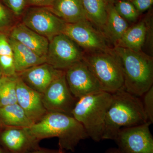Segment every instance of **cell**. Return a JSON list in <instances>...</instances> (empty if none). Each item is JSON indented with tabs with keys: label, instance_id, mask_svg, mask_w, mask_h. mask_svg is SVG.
I'll return each mask as SVG.
<instances>
[{
	"label": "cell",
	"instance_id": "1",
	"mask_svg": "<svg viewBox=\"0 0 153 153\" xmlns=\"http://www.w3.org/2000/svg\"><path fill=\"white\" fill-rule=\"evenodd\" d=\"M26 128L39 142L58 138L59 149L65 152H74L80 141L89 138L83 126L73 116L60 113L47 112L41 120Z\"/></svg>",
	"mask_w": 153,
	"mask_h": 153
},
{
	"label": "cell",
	"instance_id": "2",
	"mask_svg": "<svg viewBox=\"0 0 153 153\" xmlns=\"http://www.w3.org/2000/svg\"><path fill=\"white\" fill-rule=\"evenodd\" d=\"M111 103L105 118L102 140H113L121 129L147 122L142 102L124 88L111 94Z\"/></svg>",
	"mask_w": 153,
	"mask_h": 153
},
{
	"label": "cell",
	"instance_id": "3",
	"mask_svg": "<svg viewBox=\"0 0 153 153\" xmlns=\"http://www.w3.org/2000/svg\"><path fill=\"white\" fill-rule=\"evenodd\" d=\"M120 59L124 76L123 88L136 96H142L153 83V60L142 51L119 47L113 48Z\"/></svg>",
	"mask_w": 153,
	"mask_h": 153
},
{
	"label": "cell",
	"instance_id": "4",
	"mask_svg": "<svg viewBox=\"0 0 153 153\" xmlns=\"http://www.w3.org/2000/svg\"><path fill=\"white\" fill-rule=\"evenodd\" d=\"M112 94L101 91L77 100L72 116L83 126L88 137L98 142L102 140L107 112Z\"/></svg>",
	"mask_w": 153,
	"mask_h": 153
},
{
	"label": "cell",
	"instance_id": "5",
	"mask_svg": "<svg viewBox=\"0 0 153 153\" xmlns=\"http://www.w3.org/2000/svg\"><path fill=\"white\" fill-rule=\"evenodd\" d=\"M83 60L98 80L102 91L113 94L123 87L122 66L113 48L105 52L86 53Z\"/></svg>",
	"mask_w": 153,
	"mask_h": 153
},
{
	"label": "cell",
	"instance_id": "6",
	"mask_svg": "<svg viewBox=\"0 0 153 153\" xmlns=\"http://www.w3.org/2000/svg\"><path fill=\"white\" fill-rule=\"evenodd\" d=\"M63 34L84 49L86 53L105 52L112 49L104 35L88 20L66 23Z\"/></svg>",
	"mask_w": 153,
	"mask_h": 153
},
{
	"label": "cell",
	"instance_id": "7",
	"mask_svg": "<svg viewBox=\"0 0 153 153\" xmlns=\"http://www.w3.org/2000/svg\"><path fill=\"white\" fill-rule=\"evenodd\" d=\"M84 53L64 34L55 36L49 41L46 63L59 70L65 71L83 60Z\"/></svg>",
	"mask_w": 153,
	"mask_h": 153
},
{
	"label": "cell",
	"instance_id": "8",
	"mask_svg": "<svg viewBox=\"0 0 153 153\" xmlns=\"http://www.w3.org/2000/svg\"><path fill=\"white\" fill-rule=\"evenodd\" d=\"M152 124L147 122L121 129L114 140L123 153H153V137L150 130Z\"/></svg>",
	"mask_w": 153,
	"mask_h": 153
},
{
	"label": "cell",
	"instance_id": "9",
	"mask_svg": "<svg viewBox=\"0 0 153 153\" xmlns=\"http://www.w3.org/2000/svg\"><path fill=\"white\" fill-rule=\"evenodd\" d=\"M23 24L49 41L63 33L66 23L47 7H35L27 11L23 17Z\"/></svg>",
	"mask_w": 153,
	"mask_h": 153
},
{
	"label": "cell",
	"instance_id": "10",
	"mask_svg": "<svg viewBox=\"0 0 153 153\" xmlns=\"http://www.w3.org/2000/svg\"><path fill=\"white\" fill-rule=\"evenodd\" d=\"M77 99L73 96L66 82L65 72L55 79L42 94V101L47 112L72 116Z\"/></svg>",
	"mask_w": 153,
	"mask_h": 153
},
{
	"label": "cell",
	"instance_id": "11",
	"mask_svg": "<svg viewBox=\"0 0 153 153\" xmlns=\"http://www.w3.org/2000/svg\"><path fill=\"white\" fill-rule=\"evenodd\" d=\"M65 72L69 90L76 99L102 91L98 80L83 60Z\"/></svg>",
	"mask_w": 153,
	"mask_h": 153
},
{
	"label": "cell",
	"instance_id": "12",
	"mask_svg": "<svg viewBox=\"0 0 153 153\" xmlns=\"http://www.w3.org/2000/svg\"><path fill=\"white\" fill-rule=\"evenodd\" d=\"M16 93L17 103L34 123L41 120L48 112L43 104L42 94L28 86L18 75Z\"/></svg>",
	"mask_w": 153,
	"mask_h": 153
},
{
	"label": "cell",
	"instance_id": "13",
	"mask_svg": "<svg viewBox=\"0 0 153 153\" xmlns=\"http://www.w3.org/2000/svg\"><path fill=\"white\" fill-rule=\"evenodd\" d=\"M64 72L65 71L56 69L45 63L17 74L28 86L43 94L50 84Z\"/></svg>",
	"mask_w": 153,
	"mask_h": 153
},
{
	"label": "cell",
	"instance_id": "14",
	"mask_svg": "<svg viewBox=\"0 0 153 153\" xmlns=\"http://www.w3.org/2000/svg\"><path fill=\"white\" fill-rule=\"evenodd\" d=\"M0 140L9 153H28L40 146L26 128H9L1 134Z\"/></svg>",
	"mask_w": 153,
	"mask_h": 153
},
{
	"label": "cell",
	"instance_id": "15",
	"mask_svg": "<svg viewBox=\"0 0 153 153\" xmlns=\"http://www.w3.org/2000/svg\"><path fill=\"white\" fill-rule=\"evenodd\" d=\"M10 37L25 45L39 56L46 58L49 48V40L24 24H19L15 27L12 30Z\"/></svg>",
	"mask_w": 153,
	"mask_h": 153
},
{
	"label": "cell",
	"instance_id": "16",
	"mask_svg": "<svg viewBox=\"0 0 153 153\" xmlns=\"http://www.w3.org/2000/svg\"><path fill=\"white\" fill-rule=\"evenodd\" d=\"M47 8L67 24L88 20L82 0H55Z\"/></svg>",
	"mask_w": 153,
	"mask_h": 153
},
{
	"label": "cell",
	"instance_id": "17",
	"mask_svg": "<svg viewBox=\"0 0 153 153\" xmlns=\"http://www.w3.org/2000/svg\"><path fill=\"white\" fill-rule=\"evenodd\" d=\"M8 40L13 50L17 74L33 66L46 63V58L39 56L19 41L10 37Z\"/></svg>",
	"mask_w": 153,
	"mask_h": 153
},
{
	"label": "cell",
	"instance_id": "18",
	"mask_svg": "<svg viewBox=\"0 0 153 153\" xmlns=\"http://www.w3.org/2000/svg\"><path fill=\"white\" fill-rule=\"evenodd\" d=\"M129 27L127 22L116 10L114 4H107V19L102 34L115 46Z\"/></svg>",
	"mask_w": 153,
	"mask_h": 153
},
{
	"label": "cell",
	"instance_id": "19",
	"mask_svg": "<svg viewBox=\"0 0 153 153\" xmlns=\"http://www.w3.org/2000/svg\"><path fill=\"white\" fill-rule=\"evenodd\" d=\"M147 27L145 21L128 27L115 47L126 48L136 52L142 51L146 38Z\"/></svg>",
	"mask_w": 153,
	"mask_h": 153
},
{
	"label": "cell",
	"instance_id": "20",
	"mask_svg": "<svg viewBox=\"0 0 153 153\" xmlns=\"http://www.w3.org/2000/svg\"><path fill=\"white\" fill-rule=\"evenodd\" d=\"M0 121L10 127L25 128L34 124L17 103L0 107Z\"/></svg>",
	"mask_w": 153,
	"mask_h": 153
},
{
	"label": "cell",
	"instance_id": "21",
	"mask_svg": "<svg viewBox=\"0 0 153 153\" xmlns=\"http://www.w3.org/2000/svg\"><path fill=\"white\" fill-rule=\"evenodd\" d=\"M88 21L102 33L107 19L105 0H82Z\"/></svg>",
	"mask_w": 153,
	"mask_h": 153
},
{
	"label": "cell",
	"instance_id": "22",
	"mask_svg": "<svg viewBox=\"0 0 153 153\" xmlns=\"http://www.w3.org/2000/svg\"><path fill=\"white\" fill-rule=\"evenodd\" d=\"M18 75H2L0 82V107L17 103L16 80Z\"/></svg>",
	"mask_w": 153,
	"mask_h": 153
},
{
	"label": "cell",
	"instance_id": "23",
	"mask_svg": "<svg viewBox=\"0 0 153 153\" xmlns=\"http://www.w3.org/2000/svg\"><path fill=\"white\" fill-rule=\"evenodd\" d=\"M116 10L126 21H136L140 14L131 2L125 0H117L114 4Z\"/></svg>",
	"mask_w": 153,
	"mask_h": 153
},
{
	"label": "cell",
	"instance_id": "24",
	"mask_svg": "<svg viewBox=\"0 0 153 153\" xmlns=\"http://www.w3.org/2000/svg\"><path fill=\"white\" fill-rule=\"evenodd\" d=\"M143 108L148 122L153 123V86L142 96Z\"/></svg>",
	"mask_w": 153,
	"mask_h": 153
},
{
	"label": "cell",
	"instance_id": "25",
	"mask_svg": "<svg viewBox=\"0 0 153 153\" xmlns=\"http://www.w3.org/2000/svg\"><path fill=\"white\" fill-rule=\"evenodd\" d=\"M10 56H13V54L8 38L4 33L0 32V58Z\"/></svg>",
	"mask_w": 153,
	"mask_h": 153
},
{
	"label": "cell",
	"instance_id": "26",
	"mask_svg": "<svg viewBox=\"0 0 153 153\" xmlns=\"http://www.w3.org/2000/svg\"><path fill=\"white\" fill-rule=\"evenodd\" d=\"M11 11L17 16L23 13L27 4V0H3Z\"/></svg>",
	"mask_w": 153,
	"mask_h": 153
},
{
	"label": "cell",
	"instance_id": "27",
	"mask_svg": "<svg viewBox=\"0 0 153 153\" xmlns=\"http://www.w3.org/2000/svg\"><path fill=\"white\" fill-rule=\"evenodd\" d=\"M12 17L10 13L0 3V32L10 25Z\"/></svg>",
	"mask_w": 153,
	"mask_h": 153
},
{
	"label": "cell",
	"instance_id": "28",
	"mask_svg": "<svg viewBox=\"0 0 153 153\" xmlns=\"http://www.w3.org/2000/svg\"><path fill=\"white\" fill-rule=\"evenodd\" d=\"M139 14L150 8L153 4V0H134L131 1Z\"/></svg>",
	"mask_w": 153,
	"mask_h": 153
},
{
	"label": "cell",
	"instance_id": "29",
	"mask_svg": "<svg viewBox=\"0 0 153 153\" xmlns=\"http://www.w3.org/2000/svg\"><path fill=\"white\" fill-rule=\"evenodd\" d=\"M55 0H27V4L36 7H50Z\"/></svg>",
	"mask_w": 153,
	"mask_h": 153
},
{
	"label": "cell",
	"instance_id": "30",
	"mask_svg": "<svg viewBox=\"0 0 153 153\" xmlns=\"http://www.w3.org/2000/svg\"><path fill=\"white\" fill-rule=\"evenodd\" d=\"M28 153H67L65 151L60 149H50L46 148H41L40 146Z\"/></svg>",
	"mask_w": 153,
	"mask_h": 153
},
{
	"label": "cell",
	"instance_id": "31",
	"mask_svg": "<svg viewBox=\"0 0 153 153\" xmlns=\"http://www.w3.org/2000/svg\"><path fill=\"white\" fill-rule=\"evenodd\" d=\"M104 153H123L117 148H110L107 149Z\"/></svg>",
	"mask_w": 153,
	"mask_h": 153
},
{
	"label": "cell",
	"instance_id": "32",
	"mask_svg": "<svg viewBox=\"0 0 153 153\" xmlns=\"http://www.w3.org/2000/svg\"><path fill=\"white\" fill-rule=\"evenodd\" d=\"M107 4H114L117 0H105Z\"/></svg>",
	"mask_w": 153,
	"mask_h": 153
},
{
	"label": "cell",
	"instance_id": "33",
	"mask_svg": "<svg viewBox=\"0 0 153 153\" xmlns=\"http://www.w3.org/2000/svg\"><path fill=\"white\" fill-rule=\"evenodd\" d=\"M2 76V74L1 73V71H0V82H1V78Z\"/></svg>",
	"mask_w": 153,
	"mask_h": 153
},
{
	"label": "cell",
	"instance_id": "34",
	"mask_svg": "<svg viewBox=\"0 0 153 153\" xmlns=\"http://www.w3.org/2000/svg\"><path fill=\"white\" fill-rule=\"evenodd\" d=\"M0 153H5L4 152L2 151V150L1 149V148H0Z\"/></svg>",
	"mask_w": 153,
	"mask_h": 153
},
{
	"label": "cell",
	"instance_id": "35",
	"mask_svg": "<svg viewBox=\"0 0 153 153\" xmlns=\"http://www.w3.org/2000/svg\"><path fill=\"white\" fill-rule=\"evenodd\" d=\"M125 1H129L131 2L134 1V0H125Z\"/></svg>",
	"mask_w": 153,
	"mask_h": 153
},
{
	"label": "cell",
	"instance_id": "36",
	"mask_svg": "<svg viewBox=\"0 0 153 153\" xmlns=\"http://www.w3.org/2000/svg\"><path fill=\"white\" fill-rule=\"evenodd\" d=\"M1 121H0V126H1Z\"/></svg>",
	"mask_w": 153,
	"mask_h": 153
}]
</instances>
